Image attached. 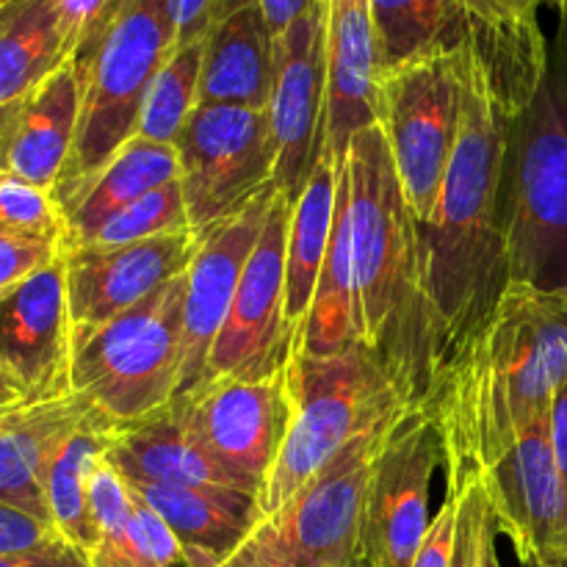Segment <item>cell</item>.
<instances>
[{"label":"cell","instance_id":"obj_1","mask_svg":"<svg viewBox=\"0 0 567 567\" xmlns=\"http://www.w3.org/2000/svg\"><path fill=\"white\" fill-rule=\"evenodd\" d=\"M567 382V293L509 282L496 313L437 382L424 415L446 454V491L482 476L548 415Z\"/></svg>","mask_w":567,"mask_h":567},{"label":"cell","instance_id":"obj_2","mask_svg":"<svg viewBox=\"0 0 567 567\" xmlns=\"http://www.w3.org/2000/svg\"><path fill=\"white\" fill-rule=\"evenodd\" d=\"M347 166L360 343L374 352L404 404L424 413L441 380V343L426 293L419 221L382 125L352 138Z\"/></svg>","mask_w":567,"mask_h":567},{"label":"cell","instance_id":"obj_3","mask_svg":"<svg viewBox=\"0 0 567 567\" xmlns=\"http://www.w3.org/2000/svg\"><path fill=\"white\" fill-rule=\"evenodd\" d=\"M504 125L507 116L471 75L463 131L446 183L430 219L419 221L426 293L441 343V377L485 330L509 286L498 219Z\"/></svg>","mask_w":567,"mask_h":567},{"label":"cell","instance_id":"obj_4","mask_svg":"<svg viewBox=\"0 0 567 567\" xmlns=\"http://www.w3.org/2000/svg\"><path fill=\"white\" fill-rule=\"evenodd\" d=\"M498 219L509 282L567 293V17L535 97L504 125Z\"/></svg>","mask_w":567,"mask_h":567},{"label":"cell","instance_id":"obj_5","mask_svg":"<svg viewBox=\"0 0 567 567\" xmlns=\"http://www.w3.org/2000/svg\"><path fill=\"white\" fill-rule=\"evenodd\" d=\"M382 75L410 61L460 55L491 103L515 116L546 72L537 0H369Z\"/></svg>","mask_w":567,"mask_h":567},{"label":"cell","instance_id":"obj_6","mask_svg":"<svg viewBox=\"0 0 567 567\" xmlns=\"http://www.w3.org/2000/svg\"><path fill=\"white\" fill-rule=\"evenodd\" d=\"M172 53V0H111L72 59L81 78V122L64 175L53 188L59 205L136 136L144 92Z\"/></svg>","mask_w":567,"mask_h":567},{"label":"cell","instance_id":"obj_7","mask_svg":"<svg viewBox=\"0 0 567 567\" xmlns=\"http://www.w3.org/2000/svg\"><path fill=\"white\" fill-rule=\"evenodd\" d=\"M288 377L293 421L275 471L260 491L264 515L286 507L343 446L413 413L363 343L336 358L293 352Z\"/></svg>","mask_w":567,"mask_h":567},{"label":"cell","instance_id":"obj_8","mask_svg":"<svg viewBox=\"0 0 567 567\" xmlns=\"http://www.w3.org/2000/svg\"><path fill=\"white\" fill-rule=\"evenodd\" d=\"M186 275L131 310L72 338V391L120 426L169 408L183 377Z\"/></svg>","mask_w":567,"mask_h":567},{"label":"cell","instance_id":"obj_9","mask_svg":"<svg viewBox=\"0 0 567 567\" xmlns=\"http://www.w3.org/2000/svg\"><path fill=\"white\" fill-rule=\"evenodd\" d=\"M393 424L343 446L286 507L266 515L221 567H358L365 491Z\"/></svg>","mask_w":567,"mask_h":567},{"label":"cell","instance_id":"obj_10","mask_svg":"<svg viewBox=\"0 0 567 567\" xmlns=\"http://www.w3.org/2000/svg\"><path fill=\"white\" fill-rule=\"evenodd\" d=\"M471 75L460 55L410 61L382 75L380 125L415 221L430 219L446 183Z\"/></svg>","mask_w":567,"mask_h":567},{"label":"cell","instance_id":"obj_11","mask_svg":"<svg viewBox=\"0 0 567 567\" xmlns=\"http://www.w3.org/2000/svg\"><path fill=\"white\" fill-rule=\"evenodd\" d=\"M183 199L197 241L236 219L277 186V142L269 111L197 105L175 142Z\"/></svg>","mask_w":567,"mask_h":567},{"label":"cell","instance_id":"obj_12","mask_svg":"<svg viewBox=\"0 0 567 567\" xmlns=\"http://www.w3.org/2000/svg\"><path fill=\"white\" fill-rule=\"evenodd\" d=\"M175 402L194 443L260 498L293 421L288 365L255 380L203 382Z\"/></svg>","mask_w":567,"mask_h":567},{"label":"cell","instance_id":"obj_13","mask_svg":"<svg viewBox=\"0 0 567 567\" xmlns=\"http://www.w3.org/2000/svg\"><path fill=\"white\" fill-rule=\"evenodd\" d=\"M441 468L446 454L435 424L419 410L402 415L371 468L358 567L413 565L430 532V491Z\"/></svg>","mask_w":567,"mask_h":567},{"label":"cell","instance_id":"obj_14","mask_svg":"<svg viewBox=\"0 0 567 567\" xmlns=\"http://www.w3.org/2000/svg\"><path fill=\"white\" fill-rule=\"evenodd\" d=\"M288 225L291 199L277 192L264 233L238 282L225 327L210 347L203 382L269 377L286 369L291 360L293 330L286 321Z\"/></svg>","mask_w":567,"mask_h":567},{"label":"cell","instance_id":"obj_15","mask_svg":"<svg viewBox=\"0 0 567 567\" xmlns=\"http://www.w3.org/2000/svg\"><path fill=\"white\" fill-rule=\"evenodd\" d=\"M496 532L524 567L567 563V493L548 437V415L480 476Z\"/></svg>","mask_w":567,"mask_h":567},{"label":"cell","instance_id":"obj_16","mask_svg":"<svg viewBox=\"0 0 567 567\" xmlns=\"http://www.w3.org/2000/svg\"><path fill=\"white\" fill-rule=\"evenodd\" d=\"M277 142V188L297 199L324 153L327 22L324 0L275 42V89L269 103Z\"/></svg>","mask_w":567,"mask_h":567},{"label":"cell","instance_id":"obj_17","mask_svg":"<svg viewBox=\"0 0 567 567\" xmlns=\"http://www.w3.org/2000/svg\"><path fill=\"white\" fill-rule=\"evenodd\" d=\"M0 369L31 402L72 393V319L64 255L0 293Z\"/></svg>","mask_w":567,"mask_h":567},{"label":"cell","instance_id":"obj_18","mask_svg":"<svg viewBox=\"0 0 567 567\" xmlns=\"http://www.w3.org/2000/svg\"><path fill=\"white\" fill-rule=\"evenodd\" d=\"M197 247L194 230H181L125 247H83L64 252L72 338L97 330L158 291L164 282L186 275Z\"/></svg>","mask_w":567,"mask_h":567},{"label":"cell","instance_id":"obj_19","mask_svg":"<svg viewBox=\"0 0 567 567\" xmlns=\"http://www.w3.org/2000/svg\"><path fill=\"white\" fill-rule=\"evenodd\" d=\"M280 188L271 186L247 205L236 219L199 241L186 271V313H183V377L177 399L203 382L210 347L225 327L247 260L264 233L271 203Z\"/></svg>","mask_w":567,"mask_h":567},{"label":"cell","instance_id":"obj_20","mask_svg":"<svg viewBox=\"0 0 567 567\" xmlns=\"http://www.w3.org/2000/svg\"><path fill=\"white\" fill-rule=\"evenodd\" d=\"M327 120L324 153L336 166L349 161L360 131L380 125L382 61L369 0H324Z\"/></svg>","mask_w":567,"mask_h":567},{"label":"cell","instance_id":"obj_21","mask_svg":"<svg viewBox=\"0 0 567 567\" xmlns=\"http://www.w3.org/2000/svg\"><path fill=\"white\" fill-rule=\"evenodd\" d=\"M275 89V33L258 0H221L203 39L197 105L269 111Z\"/></svg>","mask_w":567,"mask_h":567},{"label":"cell","instance_id":"obj_22","mask_svg":"<svg viewBox=\"0 0 567 567\" xmlns=\"http://www.w3.org/2000/svg\"><path fill=\"white\" fill-rule=\"evenodd\" d=\"M105 415L81 393L28 404L0 421V502L48 520L44 480L66 437Z\"/></svg>","mask_w":567,"mask_h":567},{"label":"cell","instance_id":"obj_23","mask_svg":"<svg viewBox=\"0 0 567 567\" xmlns=\"http://www.w3.org/2000/svg\"><path fill=\"white\" fill-rule=\"evenodd\" d=\"M177 537L186 567H221L266 518L260 498L238 487L131 485Z\"/></svg>","mask_w":567,"mask_h":567},{"label":"cell","instance_id":"obj_24","mask_svg":"<svg viewBox=\"0 0 567 567\" xmlns=\"http://www.w3.org/2000/svg\"><path fill=\"white\" fill-rule=\"evenodd\" d=\"M81 122V78L66 61L31 89L17 105L6 144V169L53 192L75 147Z\"/></svg>","mask_w":567,"mask_h":567},{"label":"cell","instance_id":"obj_25","mask_svg":"<svg viewBox=\"0 0 567 567\" xmlns=\"http://www.w3.org/2000/svg\"><path fill=\"white\" fill-rule=\"evenodd\" d=\"M105 460L127 485L238 487L186 432L177 402L150 419L120 426L111 437ZM241 491V487H238Z\"/></svg>","mask_w":567,"mask_h":567},{"label":"cell","instance_id":"obj_26","mask_svg":"<svg viewBox=\"0 0 567 567\" xmlns=\"http://www.w3.org/2000/svg\"><path fill=\"white\" fill-rule=\"evenodd\" d=\"M177 175L181 164L175 144L133 136L103 169L94 172L70 199L61 203L66 219L64 252L86 247L111 216L153 188L177 181Z\"/></svg>","mask_w":567,"mask_h":567},{"label":"cell","instance_id":"obj_27","mask_svg":"<svg viewBox=\"0 0 567 567\" xmlns=\"http://www.w3.org/2000/svg\"><path fill=\"white\" fill-rule=\"evenodd\" d=\"M360 343L358 282L352 258V214H349V166H338V210L330 249L321 264L308 319L293 341V352L336 358Z\"/></svg>","mask_w":567,"mask_h":567},{"label":"cell","instance_id":"obj_28","mask_svg":"<svg viewBox=\"0 0 567 567\" xmlns=\"http://www.w3.org/2000/svg\"><path fill=\"white\" fill-rule=\"evenodd\" d=\"M338 210V166L330 153H321L305 183L302 194L291 203V225H288L286 252V321L297 341L310 302L321 264L330 249L332 227Z\"/></svg>","mask_w":567,"mask_h":567},{"label":"cell","instance_id":"obj_29","mask_svg":"<svg viewBox=\"0 0 567 567\" xmlns=\"http://www.w3.org/2000/svg\"><path fill=\"white\" fill-rule=\"evenodd\" d=\"M116 430L120 424L114 419L100 415L72 432L64 446L55 452L48 468V480H44L50 524L83 554H92L97 548V524H94L92 502H89V482H92L97 463L109 452Z\"/></svg>","mask_w":567,"mask_h":567},{"label":"cell","instance_id":"obj_30","mask_svg":"<svg viewBox=\"0 0 567 567\" xmlns=\"http://www.w3.org/2000/svg\"><path fill=\"white\" fill-rule=\"evenodd\" d=\"M66 61L72 59L55 0H17L0 25V109L25 97Z\"/></svg>","mask_w":567,"mask_h":567},{"label":"cell","instance_id":"obj_31","mask_svg":"<svg viewBox=\"0 0 567 567\" xmlns=\"http://www.w3.org/2000/svg\"><path fill=\"white\" fill-rule=\"evenodd\" d=\"M89 502L97 524V548L89 554L92 567H161L138 529L131 485L105 457L89 482Z\"/></svg>","mask_w":567,"mask_h":567},{"label":"cell","instance_id":"obj_32","mask_svg":"<svg viewBox=\"0 0 567 567\" xmlns=\"http://www.w3.org/2000/svg\"><path fill=\"white\" fill-rule=\"evenodd\" d=\"M203 42L175 50L155 72L138 111L136 136L158 144H175L183 125L197 109Z\"/></svg>","mask_w":567,"mask_h":567},{"label":"cell","instance_id":"obj_33","mask_svg":"<svg viewBox=\"0 0 567 567\" xmlns=\"http://www.w3.org/2000/svg\"><path fill=\"white\" fill-rule=\"evenodd\" d=\"M192 230L188 225L186 199L181 181L164 183L153 188L136 203L125 205L120 214L111 216L86 247H125V244L147 241V238L172 236V233ZM83 249V247H81Z\"/></svg>","mask_w":567,"mask_h":567},{"label":"cell","instance_id":"obj_34","mask_svg":"<svg viewBox=\"0 0 567 567\" xmlns=\"http://www.w3.org/2000/svg\"><path fill=\"white\" fill-rule=\"evenodd\" d=\"M0 233L39 241H59L64 247L66 219L53 192L0 169Z\"/></svg>","mask_w":567,"mask_h":567},{"label":"cell","instance_id":"obj_35","mask_svg":"<svg viewBox=\"0 0 567 567\" xmlns=\"http://www.w3.org/2000/svg\"><path fill=\"white\" fill-rule=\"evenodd\" d=\"M457 532H454V557L452 567H485L487 548L496 540V524H493L491 504H487L485 487L480 476L465 482L457 491Z\"/></svg>","mask_w":567,"mask_h":567},{"label":"cell","instance_id":"obj_36","mask_svg":"<svg viewBox=\"0 0 567 567\" xmlns=\"http://www.w3.org/2000/svg\"><path fill=\"white\" fill-rule=\"evenodd\" d=\"M61 255H64V247L59 241H39V238L0 233V293L20 286L22 280L59 260Z\"/></svg>","mask_w":567,"mask_h":567},{"label":"cell","instance_id":"obj_37","mask_svg":"<svg viewBox=\"0 0 567 567\" xmlns=\"http://www.w3.org/2000/svg\"><path fill=\"white\" fill-rule=\"evenodd\" d=\"M64 537L55 532L53 524L0 502V557L42 551V548L55 546Z\"/></svg>","mask_w":567,"mask_h":567},{"label":"cell","instance_id":"obj_38","mask_svg":"<svg viewBox=\"0 0 567 567\" xmlns=\"http://www.w3.org/2000/svg\"><path fill=\"white\" fill-rule=\"evenodd\" d=\"M457 509L460 496L446 491L441 509L432 518L430 532H426L424 543H421L419 554H415L410 567H452L454 557V532H457Z\"/></svg>","mask_w":567,"mask_h":567},{"label":"cell","instance_id":"obj_39","mask_svg":"<svg viewBox=\"0 0 567 567\" xmlns=\"http://www.w3.org/2000/svg\"><path fill=\"white\" fill-rule=\"evenodd\" d=\"M133 493V513H136L138 529H142L144 543H147L150 554L155 557V563L161 567H186V554H183V546L177 543V537L172 535V529L166 526V520L138 496L136 491L131 487Z\"/></svg>","mask_w":567,"mask_h":567},{"label":"cell","instance_id":"obj_40","mask_svg":"<svg viewBox=\"0 0 567 567\" xmlns=\"http://www.w3.org/2000/svg\"><path fill=\"white\" fill-rule=\"evenodd\" d=\"M111 0H55V11H59L61 37H64L66 53L75 59L78 50L89 39V33L97 28L103 14L109 11Z\"/></svg>","mask_w":567,"mask_h":567},{"label":"cell","instance_id":"obj_41","mask_svg":"<svg viewBox=\"0 0 567 567\" xmlns=\"http://www.w3.org/2000/svg\"><path fill=\"white\" fill-rule=\"evenodd\" d=\"M221 0H172L175 14V50L203 42Z\"/></svg>","mask_w":567,"mask_h":567},{"label":"cell","instance_id":"obj_42","mask_svg":"<svg viewBox=\"0 0 567 567\" xmlns=\"http://www.w3.org/2000/svg\"><path fill=\"white\" fill-rule=\"evenodd\" d=\"M0 567H92V563H89V554H83L72 543L61 540L55 546L42 548V551L0 557Z\"/></svg>","mask_w":567,"mask_h":567},{"label":"cell","instance_id":"obj_43","mask_svg":"<svg viewBox=\"0 0 567 567\" xmlns=\"http://www.w3.org/2000/svg\"><path fill=\"white\" fill-rule=\"evenodd\" d=\"M548 437H551L554 463L567 493V382L554 393V402L548 408Z\"/></svg>","mask_w":567,"mask_h":567},{"label":"cell","instance_id":"obj_44","mask_svg":"<svg viewBox=\"0 0 567 567\" xmlns=\"http://www.w3.org/2000/svg\"><path fill=\"white\" fill-rule=\"evenodd\" d=\"M319 3L321 0H258L271 33H275V42L299 20V17L308 14V11L316 9Z\"/></svg>","mask_w":567,"mask_h":567},{"label":"cell","instance_id":"obj_45","mask_svg":"<svg viewBox=\"0 0 567 567\" xmlns=\"http://www.w3.org/2000/svg\"><path fill=\"white\" fill-rule=\"evenodd\" d=\"M17 105H20V100H17V103L3 105V109H0V169H6V144H9L11 125H14Z\"/></svg>","mask_w":567,"mask_h":567},{"label":"cell","instance_id":"obj_46","mask_svg":"<svg viewBox=\"0 0 567 567\" xmlns=\"http://www.w3.org/2000/svg\"><path fill=\"white\" fill-rule=\"evenodd\" d=\"M28 404H37V402H31V399L20 396V393H6V391H0V421H3L6 415L17 413V410L28 408Z\"/></svg>","mask_w":567,"mask_h":567},{"label":"cell","instance_id":"obj_47","mask_svg":"<svg viewBox=\"0 0 567 567\" xmlns=\"http://www.w3.org/2000/svg\"><path fill=\"white\" fill-rule=\"evenodd\" d=\"M0 391H6V393H20V396H25V393L20 391V388L14 385V382H11V377L6 374L3 369H0ZM28 399V396H25Z\"/></svg>","mask_w":567,"mask_h":567},{"label":"cell","instance_id":"obj_48","mask_svg":"<svg viewBox=\"0 0 567 567\" xmlns=\"http://www.w3.org/2000/svg\"><path fill=\"white\" fill-rule=\"evenodd\" d=\"M485 567H504L502 559H498V551H496V540L491 543V548H487V559H485Z\"/></svg>","mask_w":567,"mask_h":567},{"label":"cell","instance_id":"obj_49","mask_svg":"<svg viewBox=\"0 0 567 567\" xmlns=\"http://www.w3.org/2000/svg\"><path fill=\"white\" fill-rule=\"evenodd\" d=\"M540 6H554L559 17H567V0H537Z\"/></svg>","mask_w":567,"mask_h":567},{"label":"cell","instance_id":"obj_50","mask_svg":"<svg viewBox=\"0 0 567 567\" xmlns=\"http://www.w3.org/2000/svg\"><path fill=\"white\" fill-rule=\"evenodd\" d=\"M14 3H17V0H9V3H6L3 9H0V25H3V20H6V17H9V11L14 9Z\"/></svg>","mask_w":567,"mask_h":567},{"label":"cell","instance_id":"obj_51","mask_svg":"<svg viewBox=\"0 0 567 567\" xmlns=\"http://www.w3.org/2000/svg\"><path fill=\"white\" fill-rule=\"evenodd\" d=\"M551 567H567V563H563V565H551Z\"/></svg>","mask_w":567,"mask_h":567}]
</instances>
